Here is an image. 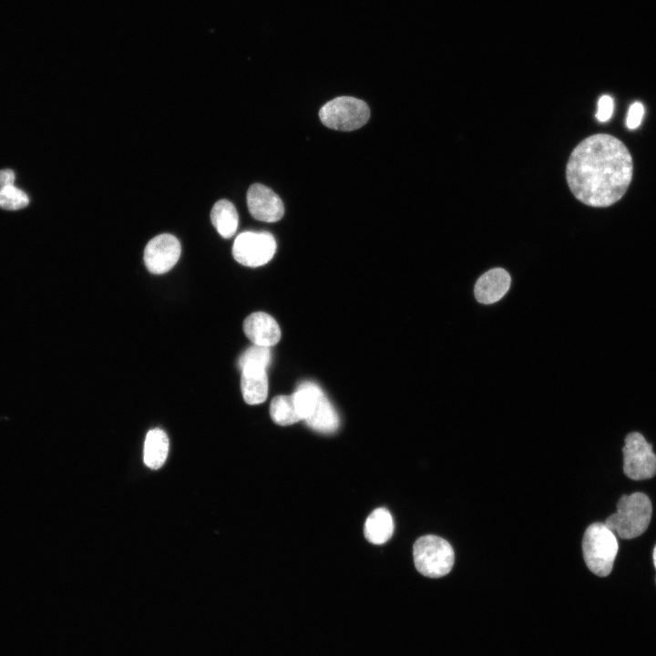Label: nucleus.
<instances>
[{
    "label": "nucleus",
    "instance_id": "obj_17",
    "mask_svg": "<svg viewBox=\"0 0 656 656\" xmlns=\"http://www.w3.org/2000/svg\"><path fill=\"white\" fill-rule=\"evenodd\" d=\"M270 415L280 425H289L301 420L292 395H278L272 400Z\"/></svg>",
    "mask_w": 656,
    "mask_h": 656
},
{
    "label": "nucleus",
    "instance_id": "obj_10",
    "mask_svg": "<svg viewBox=\"0 0 656 656\" xmlns=\"http://www.w3.org/2000/svg\"><path fill=\"white\" fill-rule=\"evenodd\" d=\"M243 331L250 341L257 345L271 347L281 339L277 322L262 312L250 314L243 323Z\"/></svg>",
    "mask_w": 656,
    "mask_h": 656
},
{
    "label": "nucleus",
    "instance_id": "obj_16",
    "mask_svg": "<svg viewBox=\"0 0 656 656\" xmlns=\"http://www.w3.org/2000/svg\"><path fill=\"white\" fill-rule=\"evenodd\" d=\"M210 220L222 238L230 239L236 232L239 216L231 201L227 200L217 201L211 210Z\"/></svg>",
    "mask_w": 656,
    "mask_h": 656
},
{
    "label": "nucleus",
    "instance_id": "obj_14",
    "mask_svg": "<svg viewBox=\"0 0 656 656\" xmlns=\"http://www.w3.org/2000/svg\"><path fill=\"white\" fill-rule=\"evenodd\" d=\"M364 532L369 542L374 545L385 543L394 532V521L390 512L384 507L374 509L366 518Z\"/></svg>",
    "mask_w": 656,
    "mask_h": 656
},
{
    "label": "nucleus",
    "instance_id": "obj_13",
    "mask_svg": "<svg viewBox=\"0 0 656 656\" xmlns=\"http://www.w3.org/2000/svg\"><path fill=\"white\" fill-rule=\"evenodd\" d=\"M241 388L244 401L249 405L264 402L268 395L266 369L246 367L241 370Z\"/></svg>",
    "mask_w": 656,
    "mask_h": 656
},
{
    "label": "nucleus",
    "instance_id": "obj_4",
    "mask_svg": "<svg viewBox=\"0 0 656 656\" xmlns=\"http://www.w3.org/2000/svg\"><path fill=\"white\" fill-rule=\"evenodd\" d=\"M415 569L424 576L440 578L450 572L455 560L452 546L436 535L416 539L413 547Z\"/></svg>",
    "mask_w": 656,
    "mask_h": 656
},
{
    "label": "nucleus",
    "instance_id": "obj_18",
    "mask_svg": "<svg viewBox=\"0 0 656 656\" xmlns=\"http://www.w3.org/2000/svg\"><path fill=\"white\" fill-rule=\"evenodd\" d=\"M271 359L272 353L270 347L253 344L240 356L237 364L241 371L246 367L266 369L271 363Z\"/></svg>",
    "mask_w": 656,
    "mask_h": 656
},
{
    "label": "nucleus",
    "instance_id": "obj_20",
    "mask_svg": "<svg viewBox=\"0 0 656 656\" xmlns=\"http://www.w3.org/2000/svg\"><path fill=\"white\" fill-rule=\"evenodd\" d=\"M614 102L611 97L603 95L598 102L596 118L600 122H607L612 116Z\"/></svg>",
    "mask_w": 656,
    "mask_h": 656
},
{
    "label": "nucleus",
    "instance_id": "obj_12",
    "mask_svg": "<svg viewBox=\"0 0 656 656\" xmlns=\"http://www.w3.org/2000/svg\"><path fill=\"white\" fill-rule=\"evenodd\" d=\"M304 422L311 429L323 434H332L338 429L340 424L338 414L323 391Z\"/></svg>",
    "mask_w": 656,
    "mask_h": 656
},
{
    "label": "nucleus",
    "instance_id": "obj_23",
    "mask_svg": "<svg viewBox=\"0 0 656 656\" xmlns=\"http://www.w3.org/2000/svg\"><path fill=\"white\" fill-rule=\"evenodd\" d=\"M653 563H654V566L656 569V546L654 547V549H653Z\"/></svg>",
    "mask_w": 656,
    "mask_h": 656
},
{
    "label": "nucleus",
    "instance_id": "obj_9",
    "mask_svg": "<svg viewBox=\"0 0 656 656\" xmlns=\"http://www.w3.org/2000/svg\"><path fill=\"white\" fill-rule=\"evenodd\" d=\"M247 205L251 215L261 221L275 222L284 214V207L280 197L270 188L252 184L247 192Z\"/></svg>",
    "mask_w": 656,
    "mask_h": 656
},
{
    "label": "nucleus",
    "instance_id": "obj_1",
    "mask_svg": "<svg viewBox=\"0 0 656 656\" xmlns=\"http://www.w3.org/2000/svg\"><path fill=\"white\" fill-rule=\"evenodd\" d=\"M632 159L626 146L609 134H595L572 150L566 168L568 185L583 204L608 207L619 201L632 178Z\"/></svg>",
    "mask_w": 656,
    "mask_h": 656
},
{
    "label": "nucleus",
    "instance_id": "obj_7",
    "mask_svg": "<svg viewBox=\"0 0 656 656\" xmlns=\"http://www.w3.org/2000/svg\"><path fill=\"white\" fill-rule=\"evenodd\" d=\"M276 241L265 231H244L238 235L232 246L234 259L242 265L258 267L267 263L274 255Z\"/></svg>",
    "mask_w": 656,
    "mask_h": 656
},
{
    "label": "nucleus",
    "instance_id": "obj_11",
    "mask_svg": "<svg viewBox=\"0 0 656 656\" xmlns=\"http://www.w3.org/2000/svg\"><path fill=\"white\" fill-rule=\"evenodd\" d=\"M510 275L502 268L491 269L477 281L476 299L484 304H491L500 300L510 286Z\"/></svg>",
    "mask_w": 656,
    "mask_h": 656
},
{
    "label": "nucleus",
    "instance_id": "obj_2",
    "mask_svg": "<svg viewBox=\"0 0 656 656\" xmlns=\"http://www.w3.org/2000/svg\"><path fill=\"white\" fill-rule=\"evenodd\" d=\"M651 513L652 506L647 495L641 492L623 495L617 504V512L606 519L605 525L620 538L630 539L645 532Z\"/></svg>",
    "mask_w": 656,
    "mask_h": 656
},
{
    "label": "nucleus",
    "instance_id": "obj_19",
    "mask_svg": "<svg viewBox=\"0 0 656 656\" xmlns=\"http://www.w3.org/2000/svg\"><path fill=\"white\" fill-rule=\"evenodd\" d=\"M28 203L27 195L14 185L0 189V208L16 210L26 207Z\"/></svg>",
    "mask_w": 656,
    "mask_h": 656
},
{
    "label": "nucleus",
    "instance_id": "obj_5",
    "mask_svg": "<svg viewBox=\"0 0 656 656\" xmlns=\"http://www.w3.org/2000/svg\"><path fill=\"white\" fill-rule=\"evenodd\" d=\"M319 118L329 128L351 131L360 128L368 121L370 109L364 101L343 96L325 103L319 111Z\"/></svg>",
    "mask_w": 656,
    "mask_h": 656
},
{
    "label": "nucleus",
    "instance_id": "obj_21",
    "mask_svg": "<svg viewBox=\"0 0 656 656\" xmlns=\"http://www.w3.org/2000/svg\"><path fill=\"white\" fill-rule=\"evenodd\" d=\"M644 115V108L643 105L640 102L633 103L630 108L627 115L626 119V125L629 129H635L637 128L642 120V117Z\"/></svg>",
    "mask_w": 656,
    "mask_h": 656
},
{
    "label": "nucleus",
    "instance_id": "obj_6",
    "mask_svg": "<svg viewBox=\"0 0 656 656\" xmlns=\"http://www.w3.org/2000/svg\"><path fill=\"white\" fill-rule=\"evenodd\" d=\"M623 452L624 474L633 480L648 479L656 474V455L652 446L638 432L625 438Z\"/></svg>",
    "mask_w": 656,
    "mask_h": 656
},
{
    "label": "nucleus",
    "instance_id": "obj_8",
    "mask_svg": "<svg viewBox=\"0 0 656 656\" xmlns=\"http://www.w3.org/2000/svg\"><path fill=\"white\" fill-rule=\"evenodd\" d=\"M181 253L178 239L168 233L159 234L151 239L144 250V262L153 274H162L169 271L178 261Z\"/></svg>",
    "mask_w": 656,
    "mask_h": 656
},
{
    "label": "nucleus",
    "instance_id": "obj_22",
    "mask_svg": "<svg viewBox=\"0 0 656 656\" xmlns=\"http://www.w3.org/2000/svg\"><path fill=\"white\" fill-rule=\"evenodd\" d=\"M15 179V172L10 169L0 170V189L14 185Z\"/></svg>",
    "mask_w": 656,
    "mask_h": 656
},
{
    "label": "nucleus",
    "instance_id": "obj_3",
    "mask_svg": "<svg viewBox=\"0 0 656 656\" xmlns=\"http://www.w3.org/2000/svg\"><path fill=\"white\" fill-rule=\"evenodd\" d=\"M618 548L614 533L605 524L593 523L586 529L582 540L583 557L594 574L606 577L611 572Z\"/></svg>",
    "mask_w": 656,
    "mask_h": 656
},
{
    "label": "nucleus",
    "instance_id": "obj_15",
    "mask_svg": "<svg viewBox=\"0 0 656 656\" xmlns=\"http://www.w3.org/2000/svg\"><path fill=\"white\" fill-rule=\"evenodd\" d=\"M169 438L160 428H154L148 432L144 443L143 458L145 465L151 469H158L163 466L169 453Z\"/></svg>",
    "mask_w": 656,
    "mask_h": 656
}]
</instances>
